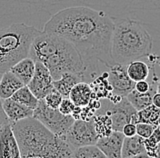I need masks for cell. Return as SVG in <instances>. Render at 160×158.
I'll return each mask as SVG.
<instances>
[{"instance_id": "obj_1", "label": "cell", "mask_w": 160, "mask_h": 158, "mask_svg": "<svg viewBox=\"0 0 160 158\" xmlns=\"http://www.w3.org/2000/svg\"><path fill=\"white\" fill-rule=\"evenodd\" d=\"M114 19L103 11L87 7H72L58 11L45 25V32L71 43L81 56L88 82L97 77L98 63L109 67Z\"/></svg>"}, {"instance_id": "obj_2", "label": "cell", "mask_w": 160, "mask_h": 158, "mask_svg": "<svg viewBox=\"0 0 160 158\" xmlns=\"http://www.w3.org/2000/svg\"><path fill=\"white\" fill-rule=\"evenodd\" d=\"M10 124L22 158H71L69 144L33 116Z\"/></svg>"}, {"instance_id": "obj_3", "label": "cell", "mask_w": 160, "mask_h": 158, "mask_svg": "<svg viewBox=\"0 0 160 158\" xmlns=\"http://www.w3.org/2000/svg\"><path fill=\"white\" fill-rule=\"evenodd\" d=\"M28 57L42 63L53 80H58L64 73L85 72L84 62L76 47L59 36L41 31L30 47Z\"/></svg>"}, {"instance_id": "obj_4", "label": "cell", "mask_w": 160, "mask_h": 158, "mask_svg": "<svg viewBox=\"0 0 160 158\" xmlns=\"http://www.w3.org/2000/svg\"><path fill=\"white\" fill-rule=\"evenodd\" d=\"M114 19V18H113ZM153 39L139 22L129 19H114L110 56L115 64L127 66L151 54Z\"/></svg>"}, {"instance_id": "obj_5", "label": "cell", "mask_w": 160, "mask_h": 158, "mask_svg": "<svg viewBox=\"0 0 160 158\" xmlns=\"http://www.w3.org/2000/svg\"><path fill=\"white\" fill-rule=\"evenodd\" d=\"M41 31L26 24L0 28V74L28 57L30 47Z\"/></svg>"}, {"instance_id": "obj_6", "label": "cell", "mask_w": 160, "mask_h": 158, "mask_svg": "<svg viewBox=\"0 0 160 158\" xmlns=\"http://www.w3.org/2000/svg\"><path fill=\"white\" fill-rule=\"evenodd\" d=\"M33 117L38 120L53 134L64 139L66 134L76 119L71 115H63L58 109L49 107L44 99L38 100V106L34 109Z\"/></svg>"}, {"instance_id": "obj_7", "label": "cell", "mask_w": 160, "mask_h": 158, "mask_svg": "<svg viewBox=\"0 0 160 158\" xmlns=\"http://www.w3.org/2000/svg\"><path fill=\"white\" fill-rule=\"evenodd\" d=\"M99 138L93 118L88 120L76 119L66 134L65 140L75 148L95 146Z\"/></svg>"}, {"instance_id": "obj_8", "label": "cell", "mask_w": 160, "mask_h": 158, "mask_svg": "<svg viewBox=\"0 0 160 158\" xmlns=\"http://www.w3.org/2000/svg\"><path fill=\"white\" fill-rule=\"evenodd\" d=\"M137 112L127 97H122L119 101L113 103L106 114L111 119L113 131L121 132L125 125L129 123L137 124Z\"/></svg>"}, {"instance_id": "obj_9", "label": "cell", "mask_w": 160, "mask_h": 158, "mask_svg": "<svg viewBox=\"0 0 160 158\" xmlns=\"http://www.w3.org/2000/svg\"><path fill=\"white\" fill-rule=\"evenodd\" d=\"M108 72V83L115 96L126 97L132 90L135 89V82L128 76L127 66L114 64L110 66Z\"/></svg>"}, {"instance_id": "obj_10", "label": "cell", "mask_w": 160, "mask_h": 158, "mask_svg": "<svg viewBox=\"0 0 160 158\" xmlns=\"http://www.w3.org/2000/svg\"><path fill=\"white\" fill-rule=\"evenodd\" d=\"M53 81L49 70L42 63L36 62L35 73L28 85V87L38 100L44 99L54 89Z\"/></svg>"}, {"instance_id": "obj_11", "label": "cell", "mask_w": 160, "mask_h": 158, "mask_svg": "<svg viewBox=\"0 0 160 158\" xmlns=\"http://www.w3.org/2000/svg\"><path fill=\"white\" fill-rule=\"evenodd\" d=\"M0 158H22L9 121L0 126Z\"/></svg>"}, {"instance_id": "obj_12", "label": "cell", "mask_w": 160, "mask_h": 158, "mask_svg": "<svg viewBox=\"0 0 160 158\" xmlns=\"http://www.w3.org/2000/svg\"><path fill=\"white\" fill-rule=\"evenodd\" d=\"M124 138L122 132L112 131L108 136L99 137L96 146L108 158H122L121 152Z\"/></svg>"}, {"instance_id": "obj_13", "label": "cell", "mask_w": 160, "mask_h": 158, "mask_svg": "<svg viewBox=\"0 0 160 158\" xmlns=\"http://www.w3.org/2000/svg\"><path fill=\"white\" fill-rule=\"evenodd\" d=\"M158 79L156 76L154 71V77L150 83L149 90L146 93H139L137 90H132L129 94L126 96L133 107L137 111H140L142 109L148 107V106L152 105V99L154 95L157 93V84Z\"/></svg>"}, {"instance_id": "obj_14", "label": "cell", "mask_w": 160, "mask_h": 158, "mask_svg": "<svg viewBox=\"0 0 160 158\" xmlns=\"http://www.w3.org/2000/svg\"><path fill=\"white\" fill-rule=\"evenodd\" d=\"M2 108L10 123H15L19 120L33 116L34 110L11 98L2 101Z\"/></svg>"}, {"instance_id": "obj_15", "label": "cell", "mask_w": 160, "mask_h": 158, "mask_svg": "<svg viewBox=\"0 0 160 158\" xmlns=\"http://www.w3.org/2000/svg\"><path fill=\"white\" fill-rule=\"evenodd\" d=\"M80 82H87L88 78L85 72L79 73H64L61 77L53 81L54 88L59 92L63 97H68L70 91L75 85Z\"/></svg>"}, {"instance_id": "obj_16", "label": "cell", "mask_w": 160, "mask_h": 158, "mask_svg": "<svg viewBox=\"0 0 160 158\" xmlns=\"http://www.w3.org/2000/svg\"><path fill=\"white\" fill-rule=\"evenodd\" d=\"M95 93L90 85L87 82H80L73 86L69 93L68 97L75 104L76 106L85 107L89 105L93 100Z\"/></svg>"}, {"instance_id": "obj_17", "label": "cell", "mask_w": 160, "mask_h": 158, "mask_svg": "<svg viewBox=\"0 0 160 158\" xmlns=\"http://www.w3.org/2000/svg\"><path fill=\"white\" fill-rule=\"evenodd\" d=\"M35 68L36 62L28 57L15 64L9 71L19 79L24 86H28L34 76Z\"/></svg>"}, {"instance_id": "obj_18", "label": "cell", "mask_w": 160, "mask_h": 158, "mask_svg": "<svg viewBox=\"0 0 160 158\" xmlns=\"http://www.w3.org/2000/svg\"><path fill=\"white\" fill-rule=\"evenodd\" d=\"M22 86L23 83L12 72H5L0 79V99L10 98Z\"/></svg>"}, {"instance_id": "obj_19", "label": "cell", "mask_w": 160, "mask_h": 158, "mask_svg": "<svg viewBox=\"0 0 160 158\" xmlns=\"http://www.w3.org/2000/svg\"><path fill=\"white\" fill-rule=\"evenodd\" d=\"M143 153H146L144 138H142L138 135L124 138L123 146H122V152H121V157L128 158L143 154Z\"/></svg>"}, {"instance_id": "obj_20", "label": "cell", "mask_w": 160, "mask_h": 158, "mask_svg": "<svg viewBox=\"0 0 160 158\" xmlns=\"http://www.w3.org/2000/svg\"><path fill=\"white\" fill-rule=\"evenodd\" d=\"M127 73L129 78L135 83L147 80L149 76V67L143 61L135 60L127 65Z\"/></svg>"}, {"instance_id": "obj_21", "label": "cell", "mask_w": 160, "mask_h": 158, "mask_svg": "<svg viewBox=\"0 0 160 158\" xmlns=\"http://www.w3.org/2000/svg\"><path fill=\"white\" fill-rule=\"evenodd\" d=\"M146 123L155 126H158L160 124V108L156 107L154 105H150L148 107L137 112V124Z\"/></svg>"}, {"instance_id": "obj_22", "label": "cell", "mask_w": 160, "mask_h": 158, "mask_svg": "<svg viewBox=\"0 0 160 158\" xmlns=\"http://www.w3.org/2000/svg\"><path fill=\"white\" fill-rule=\"evenodd\" d=\"M10 98L33 110L38 106V99L33 95L28 86H24L18 89Z\"/></svg>"}, {"instance_id": "obj_23", "label": "cell", "mask_w": 160, "mask_h": 158, "mask_svg": "<svg viewBox=\"0 0 160 158\" xmlns=\"http://www.w3.org/2000/svg\"><path fill=\"white\" fill-rule=\"evenodd\" d=\"M71 158H108L99 148L95 146H86L76 148L71 155Z\"/></svg>"}, {"instance_id": "obj_24", "label": "cell", "mask_w": 160, "mask_h": 158, "mask_svg": "<svg viewBox=\"0 0 160 158\" xmlns=\"http://www.w3.org/2000/svg\"><path fill=\"white\" fill-rule=\"evenodd\" d=\"M92 118L94 120L95 127H96L97 133L99 136V137L107 136L112 133L113 129H112L111 119L107 114L99 115V116H94Z\"/></svg>"}, {"instance_id": "obj_25", "label": "cell", "mask_w": 160, "mask_h": 158, "mask_svg": "<svg viewBox=\"0 0 160 158\" xmlns=\"http://www.w3.org/2000/svg\"><path fill=\"white\" fill-rule=\"evenodd\" d=\"M160 143V129L158 126L157 128L154 130V132L152 133V135L149 137L144 139V145H145V148H146V153L154 157L155 156V150L157 146Z\"/></svg>"}, {"instance_id": "obj_26", "label": "cell", "mask_w": 160, "mask_h": 158, "mask_svg": "<svg viewBox=\"0 0 160 158\" xmlns=\"http://www.w3.org/2000/svg\"><path fill=\"white\" fill-rule=\"evenodd\" d=\"M62 99H63L62 95L60 94L59 92H58L56 89L54 88L50 93H48V94L45 96L44 101L46 102V104H47L49 107H51V108L58 109Z\"/></svg>"}, {"instance_id": "obj_27", "label": "cell", "mask_w": 160, "mask_h": 158, "mask_svg": "<svg viewBox=\"0 0 160 158\" xmlns=\"http://www.w3.org/2000/svg\"><path fill=\"white\" fill-rule=\"evenodd\" d=\"M156 128H157V126L149 125V124H146V123H138V124H136L137 135L144 139L149 137Z\"/></svg>"}, {"instance_id": "obj_28", "label": "cell", "mask_w": 160, "mask_h": 158, "mask_svg": "<svg viewBox=\"0 0 160 158\" xmlns=\"http://www.w3.org/2000/svg\"><path fill=\"white\" fill-rule=\"evenodd\" d=\"M75 108H76V106L70 100L69 97H63L61 103H60L58 110H59L63 115H66V116L71 115L72 116V114H73Z\"/></svg>"}, {"instance_id": "obj_29", "label": "cell", "mask_w": 160, "mask_h": 158, "mask_svg": "<svg viewBox=\"0 0 160 158\" xmlns=\"http://www.w3.org/2000/svg\"><path fill=\"white\" fill-rule=\"evenodd\" d=\"M124 135L125 137H130L133 136L135 135H137V129H136V125L135 124H127L123 126L122 131H121Z\"/></svg>"}, {"instance_id": "obj_30", "label": "cell", "mask_w": 160, "mask_h": 158, "mask_svg": "<svg viewBox=\"0 0 160 158\" xmlns=\"http://www.w3.org/2000/svg\"><path fill=\"white\" fill-rule=\"evenodd\" d=\"M150 84L147 80H141L138 82H136L135 84V90H137L139 93H146L149 90Z\"/></svg>"}, {"instance_id": "obj_31", "label": "cell", "mask_w": 160, "mask_h": 158, "mask_svg": "<svg viewBox=\"0 0 160 158\" xmlns=\"http://www.w3.org/2000/svg\"><path fill=\"white\" fill-rule=\"evenodd\" d=\"M7 122H8V119L7 116L5 115V113L3 111V108H2V101L0 99V126L3 124L7 123Z\"/></svg>"}, {"instance_id": "obj_32", "label": "cell", "mask_w": 160, "mask_h": 158, "mask_svg": "<svg viewBox=\"0 0 160 158\" xmlns=\"http://www.w3.org/2000/svg\"><path fill=\"white\" fill-rule=\"evenodd\" d=\"M152 105H154L156 107L160 108V93H156L152 99Z\"/></svg>"}, {"instance_id": "obj_33", "label": "cell", "mask_w": 160, "mask_h": 158, "mask_svg": "<svg viewBox=\"0 0 160 158\" xmlns=\"http://www.w3.org/2000/svg\"><path fill=\"white\" fill-rule=\"evenodd\" d=\"M128 158H154L152 156H148L147 153H143V154H140V155H138V156H131V157Z\"/></svg>"}, {"instance_id": "obj_34", "label": "cell", "mask_w": 160, "mask_h": 158, "mask_svg": "<svg viewBox=\"0 0 160 158\" xmlns=\"http://www.w3.org/2000/svg\"><path fill=\"white\" fill-rule=\"evenodd\" d=\"M154 158H160V143L157 146V147H156Z\"/></svg>"}, {"instance_id": "obj_35", "label": "cell", "mask_w": 160, "mask_h": 158, "mask_svg": "<svg viewBox=\"0 0 160 158\" xmlns=\"http://www.w3.org/2000/svg\"><path fill=\"white\" fill-rule=\"evenodd\" d=\"M157 92L160 93V79H158V84H157Z\"/></svg>"}, {"instance_id": "obj_36", "label": "cell", "mask_w": 160, "mask_h": 158, "mask_svg": "<svg viewBox=\"0 0 160 158\" xmlns=\"http://www.w3.org/2000/svg\"><path fill=\"white\" fill-rule=\"evenodd\" d=\"M158 127H159V129H160V124H159V126H158Z\"/></svg>"}]
</instances>
